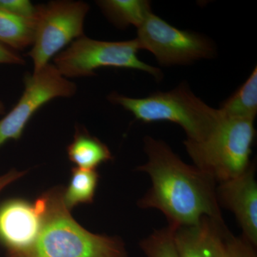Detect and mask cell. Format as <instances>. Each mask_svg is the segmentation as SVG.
<instances>
[{
	"instance_id": "16",
	"label": "cell",
	"mask_w": 257,
	"mask_h": 257,
	"mask_svg": "<svg viewBox=\"0 0 257 257\" xmlns=\"http://www.w3.org/2000/svg\"><path fill=\"white\" fill-rule=\"evenodd\" d=\"M99 174L96 170L74 167L70 182L63 191V200L69 211L79 204H91L94 201Z\"/></svg>"
},
{
	"instance_id": "3",
	"label": "cell",
	"mask_w": 257,
	"mask_h": 257,
	"mask_svg": "<svg viewBox=\"0 0 257 257\" xmlns=\"http://www.w3.org/2000/svg\"><path fill=\"white\" fill-rule=\"evenodd\" d=\"M109 99L144 123L168 121L179 125L189 141L204 140L223 117L219 109L211 107L194 95L186 83L170 92L154 93L145 98L115 93L110 94Z\"/></svg>"
},
{
	"instance_id": "19",
	"label": "cell",
	"mask_w": 257,
	"mask_h": 257,
	"mask_svg": "<svg viewBox=\"0 0 257 257\" xmlns=\"http://www.w3.org/2000/svg\"><path fill=\"white\" fill-rule=\"evenodd\" d=\"M37 9V7L28 0H0V10L22 18H34Z\"/></svg>"
},
{
	"instance_id": "14",
	"label": "cell",
	"mask_w": 257,
	"mask_h": 257,
	"mask_svg": "<svg viewBox=\"0 0 257 257\" xmlns=\"http://www.w3.org/2000/svg\"><path fill=\"white\" fill-rule=\"evenodd\" d=\"M104 14L119 28L138 29L152 13L151 3L145 0H102L97 2Z\"/></svg>"
},
{
	"instance_id": "11",
	"label": "cell",
	"mask_w": 257,
	"mask_h": 257,
	"mask_svg": "<svg viewBox=\"0 0 257 257\" xmlns=\"http://www.w3.org/2000/svg\"><path fill=\"white\" fill-rule=\"evenodd\" d=\"M173 229L179 257H220L221 239L228 230L224 220L209 216Z\"/></svg>"
},
{
	"instance_id": "5",
	"label": "cell",
	"mask_w": 257,
	"mask_h": 257,
	"mask_svg": "<svg viewBox=\"0 0 257 257\" xmlns=\"http://www.w3.org/2000/svg\"><path fill=\"white\" fill-rule=\"evenodd\" d=\"M140 46L136 38L123 42H105L82 36L56 55V68L66 78L90 77L101 67L141 70L157 79L162 71L142 62L138 57Z\"/></svg>"
},
{
	"instance_id": "17",
	"label": "cell",
	"mask_w": 257,
	"mask_h": 257,
	"mask_svg": "<svg viewBox=\"0 0 257 257\" xmlns=\"http://www.w3.org/2000/svg\"><path fill=\"white\" fill-rule=\"evenodd\" d=\"M147 257H179L174 240V229L167 226L155 231L140 242Z\"/></svg>"
},
{
	"instance_id": "8",
	"label": "cell",
	"mask_w": 257,
	"mask_h": 257,
	"mask_svg": "<svg viewBox=\"0 0 257 257\" xmlns=\"http://www.w3.org/2000/svg\"><path fill=\"white\" fill-rule=\"evenodd\" d=\"M77 92L74 82L47 64L25 78V90L18 103L0 120V147L10 140H18L29 121L42 106L57 97H70Z\"/></svg>"
},
{
	"instance_id": "12",
	"label": "cell",
	"mask_w": 257,
	"mask_h": 257,
	"mask_svg": "<svg viewBox=\"0 0 257 257\" xmlns=\"http://www.w3.org/2000/svg\"><path fill=\"white\" fill-rule=\"evenodd\" d=\"M67 155L77 167L84 170H95L101 164L112 160L105 144L79 128H77L73 141L67 147Z\"/></svg>"
},
{
	"instance_id": "6",
	"label": "cell",
	"mask_w": 257,
	"mask_h": 257,
	"mask_svg": "<svg viewBox=\"0 0 257 257\" xmlns=\"http://www.w3.org/2000/svg\"><path fill=\"white\" fill-rule=\"evenodd\" d=\"M89 10L82 1H53L37 5L35 40L28 56L34 72L49 64L70 42L84 36V19Z\"/></svg>"
},
{
	"instance_id": "2",
	"label": "cell",
	"mask_w": 257,
	"mask_h": 257,
	"mask_svg": "<svg viewBox=\"0 0 257 257\" xmlns=\"http://www.w3.org/2000/svg\"><path fill=\"white\" fill-rule=\"evenodd\" d=\"M63 191L55 187L37 199L42 224L36 240L7 257H128L119 238L93 234L74 220L64 204Z\"/></svg>"
},
{
	"instance_id": "10",
	"label": "cell",
	"mask_w": 257,
	"mask_h": 257,
	"mask_svg": "<svg viewBox=\"0 0 257 257\" xmlns=\"http://www.w3.org/2000/svg\"><path fill=\"white\" fill-rule=\"evenodd\" d=\"M219 206L234 214L242 230V236L257 245V184L253 164L236 178L216 187Z\"/></svg>"
},
{
	"instance_id": "21",
	"label": "cell",
	"mask_w": 257,
	"mask_h": 257,
	"mask_svg": "<svg viewBox=\"0 0 257 257\" xmlns=\"http://www.w3.org/2000/svg\"><path fill=\"white\" fill-rule=\"evenodd\" d=\"M25 172H18L15 170H10L9 172L3 176H0V192L8 187L9 184L13 183L17 179L20 178L25 175Z\"/></svg>"
},
{
	"instance_id": "18",
	"label": "cell",
	"mask_w": 257,
	"mask_h": 257,
	"mask_svg": "<svg viewBox=\"0 0 257 257\" xmlns=\"http://www.w3.org/2000/svg\"><path fill=\"white\" fill-rule=\"evenodd\" d=\"M254 246L242 236H235L228 229L221 239L220 257H256Z\"/></svg>"
},
{
	"instance_id": "13",
	"label": "cell",
	"mask_w": 257,
	"mask_h": 257,
	"mask_svg": "<svg viewBox=\"0 0 257 257\" xmlns=\"http://www.w3.org/2000/svg\"><path fill=\"white\" fill-rule=\"evenodd\" d=\"M36 25L37 13L34 18H26L0 10V43L12 50L32 46Z\"/></svg>"
},
{
	"instance_id": "22",
	"label": "cell",
	"mask_w": 257,
	"mask_h": 257,
	"mask_svg": "<svg viewBox=\"0 0 257 257\" xmlns=\"http://www.w3.org/2000/svg\"><path fill=\"white\" fill-rule=\"evenodd\" d=\"M5 105L1 101H0V114H3L5 113Z\"/></svg>"
},
{
	"instance_id": "9",
	"label": "cell",
	"mask_w": 257,
	"mask_h": 257,
	"mask_svg": "<svg viewBox=\"0 0 257 257\" xmlns=\"http://www.w3.org/2000/svg\"><path fill=\"white\" fill-rule=\"evenodd\" d=\"M42 224L41 211L35 202L14 198L0 203V245L6 253L31 246Z\"/></svg>"
},
{
	"instance_id": "1",
	"label": "cell",
	"mask_w": 257,
	"mask_h": 257,
	"mask_svg": "<svg viewBox=\"0 0 257 257\" xmlns=\"http://www.w3.org/2000/svg\"><path fill=\"white\" fill-rule=\"evenodd\" d=\"M144 143L147 161L137 170L150 177L151 187L139 207L160 211L172 229L196 224L203 216L224 220L214 179L184 162L165 142L146 136Z\"/></svg>"
},
{
	"instance_id": "15",
	"label": "cell",
	"mask_w": 257,
	"mask_h": 257,
	"mask_svg": "<svg viewBox=\"0 0 257 257\" xmlns=\"http://www.w3.org/2000/svg\"><path fill=\"white\" fill-rule=\"evenodd\" d=\"M227 117L254 120L257 114V67L249 77L219 108Z\"/></svg>"
},
{
	"instance_id": "7",
	"label": "cell",
	"mask_w": 257,
	"mask_h": 257,
	"mask_svg": "<svg viewBox=\"0 0 257 257\" xmlns=\"http://www.w3.org/2000/svg\"><path fill=\"white\" fill-rule=\"evenodd\" d=\"M140 50L150 51L164 66L192 63L214 57L212 43L206 37L172 26L151 13L138 29Z\"/></svg>"
},
{
	"instance_id": "4",
	"label": "cell",
	"mask_w": 257,
	"mask_h": 257,
	"mask_svg": "<svg viewBox=\"0 0 257 257\" xmlns=\"http://www.w3.org/2000/svg\"><path fill=\"white\" fill-rule=\"evenodd\" d=\"M253 121L223 115L204 140H186L184 146L194 166L217 184L242 175L252 165L250 156L256 134Z\"/></svg>"
},
{
	"instance_id": "20",
	"label": "cell",
	"mask_w": 257,
	"mask_h": 257,
	"mask_svg": "<svg viewBox=\"0 0 257 257\" xmlns=\"http://www.w3.org/2000/svg\"><path fill=\"white\" fill-rule=\"evenodd\" d=\"M0 64L23 65L25 61L14 50L0 43Z\"/></svg>"
}]
</instances>
